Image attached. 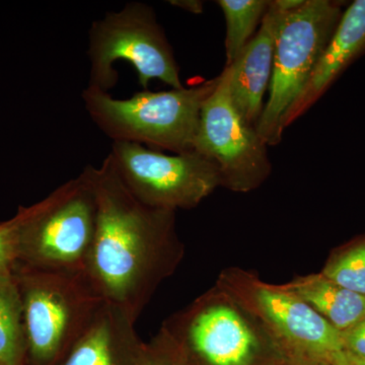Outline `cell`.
Masks as SVG:
<instances>
[{"label":"cell","mask_w":365,"mask_h":365,"mask_svg":"<svg viewBox=\"0 0 365 365\" xmlns=\"http://www.w3.org/2000/svg\"><path fill=\"white\" fill-rule=\"evenodd\" d=\"M304 1H271L253 39L232 66L225 67L232 103L244 121L255 129L264 110V96L270 85L276 39L281 23L285 14L299 9Z\"/></svg>","instance_id":"obj_9"},{"label":"cell","mask_w":365,"mask_h":365,"mask_svg":"<svg viewBox=\"0 0 365 365\" xmlns=\"http://www.w3.org/2000/svg\"><path fill=\"white\" fill-rule=\"evenodd\" d=\"M25 344L20 292L11 274H0V365H20Z\"/></svg>","instance_id":"obj_15"},{"label":"cell","mask_w":365,"mask_h":365,"mask_svg":"<svg viewBox=\"0 0 365 365\" xmlns=\"http://www.w3.org/2000/svg\"><path fill=\"white\" fill-rule=\"evenodd\" d=\"M21 211L18 259H25L26 266L44 270L86 272L97 207L83 172Z\"/></svg>","instance_id":"obj_5"},{"label":"cell","mask_w":365,"mask_h":365,"mask_svg":"<svg viewBox=\"0 0 365 365\" xmlns=\"http://www.w3.org/2000/svg\"><path fill=\"white\" fill-rule=\"evenodd\" d=\"M194 151L215 165L222 184L237 191L255 188L270 173L267 145L235 107L225 69L201 109Z\"/></svg>","instance_id":"obj_8"},{"label":"cell","mask_w":365,"mask_h":365,"mask_svg":"<svg viewBox=\"0 0 365 365\" xmlns=\"http://www.w3.org/2000/svg\"><path fill=\"white\" fill-rule=\"evenodd\" d=\"M178 6L185 7V9H189L192 6V11L196 14L202 11V4L199 1L178 2Z\"/></svg>","instance_id":"obj_22"},{"label":"cell","mask_w":365,"mask_h":365,"mask_svg":"<svg viewBox=\"0 0 365 365\" xmlns=\"http://www.w3.org/2000/svg\"><path fill=\"white\" fill-rule=\"evenodd\" d=\"M257 299L280 332L302 349L325 360L344 350L341 331L295 295L283 289L260 287Z\"/></svg>","instance_id":"obj_11"},{"label":"cell","mask_w":365,"mask_h":365,"mask_svg":"<svg viewBox=\"0 0 365 365\" xmlns=\"http://www.w3.org/2000/svg\"><path fill=\"white\" fill-rule=\"evenodd\" d=\"M108 158L132 195L153 208L195 207L222 184L215 165L196 151L167 155L140 144L113 143Z\"/></svg>","instance_id":"obj_7"},{"label":"cell","mask_w":365,"mask_h":365,"mask_svg":"<svg viewBox=\"0 0 365 365\" xmlns=\"http://www.w3.org/2000/svg\"><path fill=\"white\" fill-rule=\"evenodd\" d=\"M83 173L97 207L86 274L106 302L136 324L170 265L174 211L150 207L132 195L108 157Z\"/></svg>","instance_id":"obj_1"},{"label":"cell","mask_w":365,"mask_h":365,"mask_svg":"<svg viewBox=\"0 0 365 365\" xmlns=\"http://www.w3.org/2000/svg\"><path fill=\"white\" fill-rule=\"evenodd\" d=\"M341 16L340 4L331 0H304L285 14L276 39L268 102L256 126L266 145L282 139L285 117L313 76Z\"/></svg>","instance_id":"obj_4"},{"label":"cell","mask_w":365,"mask_h":365,"mask_svg":"<svg viewBox=\"0 0 365 365\" xmlns=\"http://www.w3.org/2000/svg\"><path fill=\"white\" fill-rule=\"evenodd\" d=\"M283 290L304 300L339 331L365 318V295L345 289L323 275L300 279Z\"/></svg>","instance_id":"obj_14"},{"label":"cell","mask_w":365,"mask_h":365,"mask_svg":"<svg viewBox=\"0 0 365 365\" xmlns=\"http://www.w3.org/2000/svg\"><path fill=\"white\" fill-rule=\"evenodd\" d=\"M140 365H190L185 359L181 346L167 328L150 345L143 346Z\"/></svg>","instance_id":"obj_18"},{"label":"cell","mask_w":365,"mask_h":365,"mask_svg":"<svg viewBox=\"0 0 365 365\" xmlns=\"http://www.w3.org/2000/svg\"><path fill=\"white\" fill-rule=\"evenodd\" d=\"M326 361L331 365H365L364 359H359L346 350L333 353Z\"/></svg>","instance_id":"obj_21"},{"label":"cell","mask_w":365,"mask_h":365,"mask_svg":"<svg viewBox=\"0 0 365 365\" xmlns=\"http://www.w3.org/2000/svg\"><path fill=\"white\" fill-rule=\"evenodd\" d=\"M135 325L121 309L106 302L61 365H140L143 346Z\"/></svg>","instance_id":"obj_13"},{"label":"cell","mask_w":365,"mask_h":365,"mask_svg":"<svg viewBox=\"0 0 365 365\" xmlns=\"http://www.w3.org/2000/svg\"><path fill=\"white\" fill-rule=\"evenodd\" d=\"M341 334L344 350L365 360V318Z\"/></svg>","instance_id":"obj_20"},{"label":"cell","mask_w":365,"mask_h":365,"mask_svg":"<svg viewBox=\"0 0 365 365\" xmlns=\"http://www.w3.org/2000/svg\"><path fill=\"white\" fill-rule=\"evenodd\" d=\"M322 275L345 289L365 295V242L335 259Z\"/></svg>","instance_id":"obj_17"},{"label":"cell","mask_w":365,"mask_h":365,"mask_svg":"<svg viewBox=\"0 0 365 365\" xmlns=\"http://www.w3.org/2000/svg\"><path fill=\"white\" fill-rule=\"evenodd\" d=\"M364 52L365 0H356L342 14L313 76L285 117V128L307 111L350 62Z\"/></svg>","instance_id":"obj_12"},{"label":"cell","mask_w":365,"mask_h":365,"mask_svg":"<svg viewBox=\"0 0 365 365\" xmlns=\"http://www.w3.org/2000/svg\"><path fill=\"white\" fill-rule=\"evenodd\" d=\"M23 211L11 222L0 223V274L9 275L18 260L19 239Z\"/></svg>","instance_id":"obj_19"},{"label":"cell","mask_w":365,"mask_h":365,"mask_svg":"<svg viewBox=\"0 0 365 365\" xmlns=\"http://www.w3.org/2000/svg\"><path fill=\"white\" fill-rule=\"evenodd\" d=\"M216 83L217 78L190 88L144 90L121 100L88 86L81 98L91 121L113 143L179 155L194 151L201 109Z\"/></svg>","instance_id":"obj_2"},{"label":"cell","mask_w":365,"mask_h":365,"mask_svg":"<svg viewBox=\"0 0 365 365\" xmlns=\"http://www.w3.org/2000/svg\"><path fill=\"white\" fill-rule=\"evenodd\" d=\"M14 282L31 356L38 365H61L93 325L104 297L86 272L26 266Z\"/></svg>","instance_id":"obj_3"},{"label":"cell","mask_w":365,"mask_h":365,"mask_svg":"<svg viewBox=\"0 0 365 365\" xmlns=\"http://www.w3.org/2000/svg\"><path fill=\"white\" fill-rule=\"evenodd\" d=\"M182 339L208 365H249L256 339L246 322L222 304L200 307L185 319Z\"/></svg>","instance_id":"obj_10"},{"label":"cell","mask_w":365,"mask_h":365,"mask_svg":"<svg viewBox=\"0 0 365 365\" xmlns=\"http://www.w3.org/2000/svg\"><path fill=\"white\" fill-rule=\"evenodd\" d=\"M271 1L267 0H220L227 24L225 67L232 66L256 35Z\"/></svg>","instance_id":"obj_16"},{"label":"cell","mask_w":365,"mask_h":365,"mask_svg":"<svg viewBox=\"0 0 365 365\" xmlns=\"http://www.w3.org/2000/svg\"><path fill=\"white\" fill-rule=\"evenodd\" d=\"M88 86L107 93L117 85L119 76L114 66L119 60L133 66L144 90L153 79L172 88H184L172 47L155 11L143 2H128L120 11L93 21L88 32Z\"/></svg>","instance_id":"obj_6"}]
</instances>
